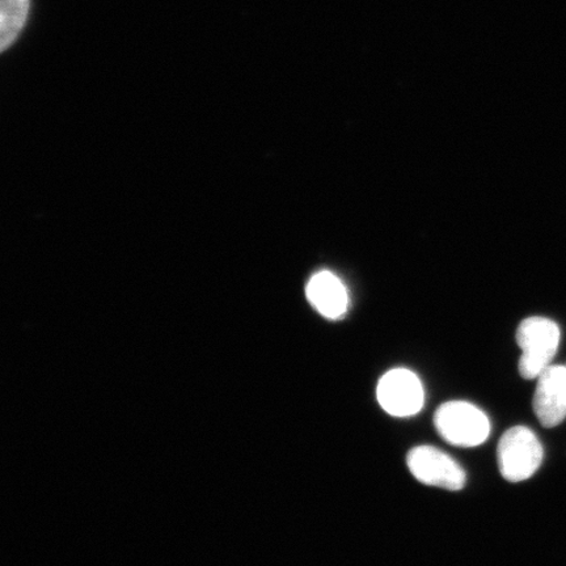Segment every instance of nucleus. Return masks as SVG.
<instances>
[{"mask_svg": "<svg viewBox=\"0 0 566 566\" xmlns=\"http://www.w3.org/2000/svg\"><path fill=\"white\" fill-rule=\"evenodd\" d=\"M544 457L543 446L533 431L525 427L509 429L501 437L497 462L502 478L521 483L539 470Z\"/></svg>", "mask_w": 566, "mask_h": 566, "instance_id": "obj_3", "label": "nucleus"}, {"mask_svg": "<svg viewBox=\"0 0 566 566\" xmlns=\"http://www.w3.org/2000/svg\"><path fill=\"white\" fill-rule=\"evenodd\" d=\"M516 343L522 350V378L537 379L551 366L560 344V328L547 317L534 316L523 321L516 331Z\"/></svg>", "mask_w": 566, "mask_h": 566, "instance_id": "obj_1", "label": "nucleus"}, {"mask_svg": "<svg viewBox=\"0 0 566 566\" xmlns=\"http://www.w3.org/2000/svg\"><path fill=\"white\" fill-rule=\"evenodd\" d=\"M434 424L438 434L458 448H476L491 434L490 419L467 401L444 402L437 409Z\"/></svg>", "mask_w": 566, "mask_h": 566, "instance_id": "obj_2", "label": "nucleus"}, {"mask_svg": "<svg viewBox=\"0 0 566 566\" xmlns=\"http://www.w3.org/2000/svg\"><path fill=\"white\" fill-rule=\"evenodd\" d=\"M407 464L420 483L457 492L465 485V472L454 459L433 446H419L408 452Z\"/></svg>", "mask_w": 566, "mask_h": 566, "instance_id": "obj_4", "label": "nucleus"}, {"mask_svg": "<svg viewBox=\"0 0 566 566\" xmlns=\"http://www.w3.org/2000/svg\"><path fill=\"white\" fill-rule=\"evenodd\" d=\"M307 298L323 316L337 321L348 311V294L335 274L321 272L310 280Z\"/></svg>", "mask_w": 566, "mask_h": 566, "instance_id": "obj_7", "label": "nucleus"}, {"mask_svg": "<svg viewBox=\"0 0 566 566\" xmlns=\"http://www.w3.org/2000/svg\"><path fill=\"white\" fill-rule=\"evenodd\" d=\"M377 398L388 415L409 417L420 412L424 394L421 380L415 373L395 369L379 380Z\"/></svg>", "mask_w": 566, "mask_h": 566, "instance_id": "obj_5", "label": "nucleus"}, {"mask_svg": "<svg viewBox=\"0 0 566 566\" xmlns=\"http://www.w3.org/2000/svg\"><path fill=\"white\" fill-rule=\"evenodd\" d=\"M534 412L544 428L558 427L566 419V367L549 366L537 377Z\"/></svg>", "mask_w": 566, "mask_h": 566, "instance_id": "obj_6", "label": "nucleus"}, {"mask_svg": "<svg viewBox=\"0 0 566 566\" xmlns=\"http://www.w3.org/2000/svg\"><path fill=\"white\" fill-rule=\"evenodd\" d=\"M31 0H0V49L7 51L18 39L30 13Z\"/></svg>", "mask_w": 566, "mask_h": 566, "instance_id": "obj_8", "label": "nucleus"}]
</instances>
